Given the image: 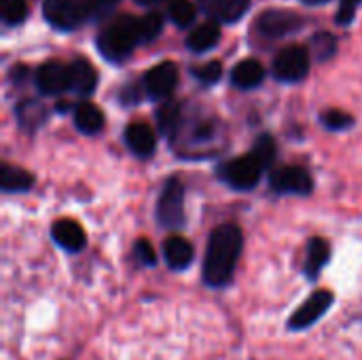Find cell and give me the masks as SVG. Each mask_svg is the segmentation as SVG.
Masks as SVG:
<instances>
[{
  "label": "cell",
  "mask_w": 362,
  "mask_h": 360,
  "mask_svg": "<svg viewBox=\"0 0 362 360\" xmlns=\"http://www.w3.org/2000/svg\"><path fill=\"white\" fill-rule=\"evenodd\" d=\"M310 53L301 45H291L282 49L274 59V76L282 83H299L308 76Z\"/></svg>",
  "instance_id": "obj_7"
},
{
  "label": "cell",
  "mask_w": 362,
  "mask_h": 360,
  "mask_svg": "<svg viewBox=\"0 0 362 360\" xmlns=\"http://www.w3.org/2000/svg\"><path fill=\"white\" fill-rule=\"evenodd\" d=\"M199 2L212 19H221L227 23L240 19L250 4V0H199Z\"/></svg>",
  "instance_id": "obj_16"
},
{
  "label": "cell",
  "mask_w": 362,
  "mask_h": 360,
  "mask_svg": "<svg viewBox=\"0 0 362 360\" xmlns=\"http://www.w3.org/2000/svg\"><path fill=\"white\" fill-rule=\"evenodd\" d=\"M269 185L276 193H293V195H308L314 189L312 176L299 166H284L276 170L269 178Z\"/></svg>",
  "instance_id": "obj_10"
},
{
  "label": "cell",
  "mask_w": 362,
  "mask_h": 360,
  "mask_svg": "<svg viewBox=\"0 0 362 360\" xmlns=\"http://www.w3.org/2000/svg\"><path fill=\"white\" fill-rule=\"evenodd\" d=\"M157 125L161 129V134L174 138L180 125V106L176 102H168L157 110Z\"/></svg>",
  "instance_id": "obj_22"
},
{
  "label": "cell",
  "mask_w": 362,
  "mask_h": 360,
  "mask_svg": "<svg viewBox=\"0 0 362 360\" xmlns=\"http://www.w3.org/2000/svg\"><path fill=\"white\" fill-rule=\"evenodd\" d=\"M98 83L95 68L87 59H74L70 64V89L76 91L78 95H89L93 93Z\"/></svg>",
  "instance_id": "obj_17"
},
{
  "label": "cell",
  "mask_w": 362,
  "mask_h": 360,
  "mask_svg": "<svg viewBox=\"0 0 362 360\" xmlns=\"http://www.w3.org/2000/svg\"><path fill=\"white\" fill-rule=\"evenodd\" d=\"M142 42V28L140 17L123 15L115 19L98 38V49L110 62L125 59L136 45Z\"/></svg>",
  "instance_id": "obj_2"
},
{
  "label": "cell",
  "mask_w": 362,
  "mask_h": 360,
  "mask_svg": "<svg viewBox=\"0 0 362 360\" xmlns=\"http://www.w3.org/2000/svg\"><path fill=\"white\" fill-rule=\"evenodd\" d=\"M265 166L261 163V159L250 151L248 155L240 157V159H231L227 161L223 168H221V178L238 189V191H248L252 189L259 180H261V174H263Z\"/></svg>",
  "instance_id": "obj_6"
},
{
  "label": "cell",
  "mask_w": 362,
  "mask_h": 360,
  "mask_svg": "<svg viewBox=\"0 0 362 360\" xmlns=\"http://www.w3.org/2000/svg\"><path fill=\"white\" fill-rule=\"evenodd\" d=\"M337 303V295L329 289H318L314 293H310L286 318L284 329L286 333H308L312 331L318 323L325 320V316L335 308Z\"/></svg>",
  "instance_id": "obj_3"
},
{
  "label": "cell",
  "mask_w": 362,
  "mask_h": 360,
  "mask_svg": "<svg viewBox=\"0 0 362 360\" xmlns=\"http://www.w3.org/2000/svg\"><path fill=\"white\" fill-rule=\"evenodd\" d=\"M178 85V68L174 62H161L144 74V89L153 100H165Z\"/></svg>",
  "instance_id": "obj_9"
},
{
  "label": "cell",
  "mask_w": 362,
  "mask_h": 360,
  "mask_svg": "<svg viewBox=\"0 0 362 360\" xmlns=\"http://www.w3.org/2000/svg\"><path fill=\"white\" fill-rule=\"evenodd\" d=\"M125 142L132 149V153H136L138 157H148L157 149L155 132L146 123H132L125 129Z\"/></svg>",
  "instance_id": "obj_15"
},
{
  "label": "cell",
  "mask_w": 362,
  "mask_h": 360,
  "mask_svg": "<svg viewBox=\"0 0 362 360\" xmlns=\"http://www.w3.org/2000/svg\"><path fill=\"white\" fill-rule=\"evenodd\" d=\"M51 238L68 255H78L87 246V233L76 221H70V219H59L57 223H53Z\"/></svg>",
  "instance_id": "obj_13"
},
{
  "label": "cell",
  "mask_w": 362,
  "mask_h": 360,
  "mask_svg": "<svg viewBox=\"0 0 362 360\" xmlns=\"http://www.w3.org/2000/svg\"><path fill=\"white\" fill-rule=\"evenodd\" d=\"M36 85L47 95H57L70 89V66L62 62H47L36 70Z\"/></svg>",
  "instance_id": "obj_14"
},
{
  "label": "cell",
  "mask_w": 362,
  "mask_h": 360,
  "mask_svg": "<svg viewBox=\"0 0 362 360\" xmlns=\"http://www.w3.org/2000/svg\"><path fill=\"white\" fill-rule=\"evenodd\" d=\"M136 2H140V4H159V2H163V0H136Z\"/></svg>",
  "instance_id": "obj_33"
},
{
  "label": "cell",
  "mask_w": 362,
  "mask_h": 360,
  "mask_svg": "<svg viewBox=\"0 0 362 360\" xmlns=\"http://www.w3.org/2000/svg\"><path fill=\"white\" fill-rule=\"evenodd\" d=\"M140 28H142V42H151L163 30V19L159 13H148V15L140 17Z\"/></svg>",
  "instance_id": "obj_27"
},
{
  "label": "cell",
  "mask_w": 362,
  "mask_h": 360,
  "mask_svg": "<svg viewBox=\"0 0 362 360\" xmlns=\"http://www.w3.org/2000/svg\"><path fill=\"white\" fill-rule=\"evenodd\" d=\"M331 257H333L331 244L325 238H312L305 246V259H303V267H301L305 282L316 284L320 274L325 272V267L331 263Z\"/></svg>",
  "instance_id": "obj_11"
},
{
  "label": "cell",
  "mask_w": 362,
  "mask_h": 360,
  "mask_svg": "<svg viewBox=\"0 0 362 360\" xmlns=\"http://www.w3.org/2000/svg\"><path fill=\"white\" fill-rule=\"evenodd\" d=\"M252 153L261 159V163H263L265 168H269V166L274 163V159H276V142H274V138L267 136V134H263V136L257 140V144L252 146Z\"/></svg>",
  "instance_id": "obj_28"
},
{
  "label": "cell",
  "mask_w": 362,
  "mask_h": 360,
  "mask_svg": "<svg viewBox=\"0 0 362 360\" xmlns=\"http://www.w3.org/2000/svg\"><path fill=\"white\" fill-rule=\"evenodd\" d=\"M305 4H310V6H318V4H325V2H329V0H303Z\"/></svg>",
  "instance_id": "obj_32"
},
{
  "label": "cell",
  "mask_w": 362,
  "mask_h": 360,
  "mask_svg": "<svg viewBox=\"0 0 362 360\" xmlns=\"http://www.w3.org/2000/svg\"><path fill=\"white\" fill-rule=\"evenodd\" d=\"M102 4H108V2H104V0H45L42 15L53 28L66 32V30H74L83 21L95 17L100 13Z\"/></svg>",
  "instance_id": "obj_4"
},
{
  "label": "cell",
  "mask_w": 362,
  "mask_h": 360,
  "mask_svg": "<svg viewBox=\"0 0 362 360\" xmlns=\"http://www.w3.org/2000/svg\"><path fill=\"white\" fill-rule=\"evenodd\" d=\"M361 2L362 0H341L339 11H337V23L348 25V23L354 19V15H356V11H358Z\"/></svg>",
  "instance_id": "obj_31"
},
{
  "label": "cell",
  "mask_w": 362,
  "mask_h": 360,
  "mask_svg": "<svg viewBox=\"0 0 362 360\" xmlns=\"http://www.w3.org/2000/svg\"><path fill=\"white\" fill-rule=\"evenodd\" d=\"M257 28L263 36L267 38H284L297 30L303 28V19L301 15L293 13V11H286V8H272V11H265L259 21H257Z\"/></svg>",
  "instance_id": "obj_8"
},
{
  "label": "cell",
  "mask_w": 362,
  "mask_h": 360,
  "mask_svg": "<svg viewBox=\"0 0 362 360\" xmlns=\"http://www.w3.org/2000/svg\"><path fill=\"white\" fill-rule=\"evenodd\" d=\"M221 40V25L216 19H210V21H204L202 25H197L189 38H187V45L191 51H197V53H204L212 47H216Z\"/></svg>",
  "instance_id": "obj_18"
},
{
  "label": "cell",
  "mask_w": 362,
  "mask_h": 360,
  "mask_svg": "<svg viewBox=\"0 0 362 360\" xmlns=\"http://www.w3.org/2000/svg\"><path fill=\"white\" fill-rule=\"evenodd\" d=\"M157 223L163 229H180L185 225V187L178 178H170L157 202Z\"/></svg>",
  "instance_id": "obj_5"
},
{
  "label": "cell",
  "mask_w": 362,
  "mask_h": 360,
  "mask_svg": "<svg viewBox=\"0 0 362 360\" xmlns=\"http://www.w3.org/2000/svg\"><path fill=\"white\" fill-rule=\"evenodd\" d=\"M193 74H195V79H197L199 83L212 85V83H216V81L221 79V74H223V64H221V62H208V64H204V66H197V68L193 70Z\"/></svg>",
  "instance_id": "obj_30"
},
{
  "label": "cell",
  "mask_w": 362,
  "mask_h": 360,
  "mask_svg": "<svg viewBox=\"0 0 362 360\" xmlns=\"http://www.w3.org/2000/svg\"><path fill=\"white\" fill-rule=\"evenodd\" d=\"M197 11L193 6L191 0H172L170 2V19L178 25V28H187L193 23Z\"/></svg>",
  "instance_id": "obj_23"
},
{
  "label": "cell",
  "mask_w": 362,
  "mask_h": 360,
  "mask_svg": "<svg viewBox=\"0 0 362 360\" xmlns=\"http://www.w3.org/2000/svg\"><path fill=\"white\" fill-rule=\"evenodd\" d=\"M104 2H108V4H115V0H104Z\"/></svg>",
  "instance_id": "obj_34"
},
{
  "label": "cell",
  "mask_w": 362,
  "mask_h": 360,
  "mask_svg": "<svg viewBox=\"0 0 362 360\" xmlns=\"http://www.w3.org/2000/svg\"><path fill=\"white\" fill-rule=\"evenodd\" d=\"M134 259H136V263L140 265V267H146V269H153V267H157V252H155V248H153V244L146 240V238H140V240H136V244H134Z\"/></svg>",
  "instance_id": "obj_24"
},
{
  "label": "cell",
  "mask_w": 362,
  "mask_h": 360,
  "mask_svg": "<svg viewBox=\"0 0 362 360\" xmlns=\"http://www.w3.org/2000/svg\"><path fill=\"white\" fill-rule=\"evenodd\" d=\"M34 185L32 174H28L21 168H13V166H2L0 172V187L6 193H15V191H28Z\"/></svg>",
  "instance_id": "obj_21"
},
{
  "label": "cell",
  "mask_w": 362,
  "mask_h": 360,
  "mask_svg": "<svg viewBox=\"0 0 362 360\" xmlns=\"http://www.w3.org/2000/svg\"><path fill=\"white\" fill-rule=\"evenodd\" d=\"M161 255H163L165 267L174 274L187 272L195 261V248L182 236H170L161 246Z\"/></svg>",
  "instance_id": "obj_12"
},
{
  "label": "cell",
  "mask_w": 362,
  "mask_h": 360,
  "mask_svg": "<svg viewBox=\"0 0 362 360\" xmlns=\"http://www.w3.org/2000/svg\"><path fill=\"white\" fill-rule=\"evenodd\" d=\"M74 123L83 134H98L104 127V115L89 102L78 104L74 110Z\"/></svg>",
  "instance_id": "obj_20"
},
{
  "label": "cell",
  "mask_w": 362,
  "mask_h": 360,
  "mask_svg": "<svg viewBox=\"0 0 362 360\" xmlns=\"http://www.w3.org/2000/svg\"><path fill=\"white\" fill-rule=\"evenodd\" d=\"M322 123H325L329 129L339 132V129H348V127H352L354 119H352V115H348V112H344V110L333 108V110H327V112L322 115Z\"/></svg>",
  "instance_id": "obj_29"
},
{
  "label": "cell",
  "mask_w": 362,
  "mask_h": 360,
  "mask_svg": "<svg viewBox=\"0 0 362 360\" xmlns=\"http://www.w3.org/2000/svg\"><path fill=\"white\" fill-rule=\"evenodd\" d=\"M263 79H265V68L257 59H244V62L235 64V68L231 72V83L240 89H252V87L261 85Z\"/></svg>",
  "instance_id": "obj_19"
},
{
  "label": "cell",
  "mask_w": 362,
  "mask_h": 360,
  "mask_svg": "<svg viewBox=\"0 0 362 360\" xmlns=\"http://www.w3.org/2000/svg\"><path fill=\"white\" fill-rule=\"evenodd\" d=\"M2 17H4V21L6 23H11V25H17V23H21L23 19H25V15H28V4H25V0H2Z\"/></svg>",
  "instance_id": "obj_26"
},
{
  "label": "cell",
  "mask_w": 362,
  "mask_h": 360,
  "mask_svg": "<svg viewBox=\"0 0 362 360\" xmlns=\"http://www.w3.org/2000/svg\"><path fill=\"white\" fill-rule=\"evenodd\" d=\"M312 49H314V53H316L318 59H329L337 51V40L329 32H318L312 38Z\"/></svg>",
  "instance_id": "obj_25"
},
{
  "label": "cell",
  "mask_w": 362,
  "mask_h": 360,
  "mask_svg": "<svg viewBox=\"0 0 362 360\" xmlns=\"http://www.w3.org/2000/svg\"><path fill=\"white\" fill-rule=\"evenodd\" d=\"M244 250V233L235 223L218 225L206 246L202 282L210 291H225L233 284L235 269Z\"/></svg>",
  "instance_id": "obj_1"
}]
</instances>
